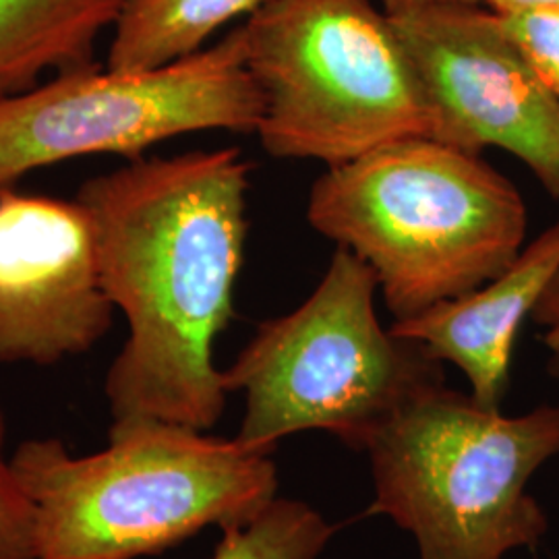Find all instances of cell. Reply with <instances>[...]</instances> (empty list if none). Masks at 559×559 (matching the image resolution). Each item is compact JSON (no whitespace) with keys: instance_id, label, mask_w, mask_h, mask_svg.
Returning <instances> with one entry per match:
<instances>
[{"instance_id":"cell-9","label":"cell","mask_w":559,"mask_h":559,"mask_svg":"<svg viewBox=\"0 0 559 559\" xmlns=\"http://www.w3.org/2000/svg\"><path fill=\"white\" fill-rule=\"evenodd\" d=\"M94 226L80 201L0 189V365H55L112 323Z\"/></svg>"},{"instance_id":"cell-12","label":"cell","mask_w":559,"mask_h":559,"mask_svg":"<svg viewBox=\"0 0 559 559\" xmlns=\"http://www.w3.org/2000/svg\"><path fill=\"white\" fill-rule=\"evenodd\" d=\"M267 0H124L106 69L138 73L200 52L221 27L253 15Z\"/></svg>"},{"instance_id":"cell-5","label":"cell","mask_w":559,"mask_h":559,"mask_svg":"<svg viewBox=\"0 0 559 559\" xmlns=\"http://www.w3.org/2000/svg\"><path fill=\"white\" fill-rule=\"evenodd\" d=\"M376 500L419 559H503L539 545L549 520L528 483L559 456V406L519 417L436 385L385 423L365 450Z\"/></svg>"},{"instance_id":"cell-2","label":"cell","mask_w":559,"mask_h":559,"mask_svg":"<svg viewBox=\"0 0 559 559\" xmlns=\"http://www.w3.org/2000/svg\"><path fill=\"white\" fill-rule=\"evenodd\" d=\"M13 466L34 512L36 559L156 556L278 498L272 452L170 420H115L108 445L83 456L55 438L23 441Z\"/></svg>"},{"instance_id":"cell-18","label":"cell","mask_w":559,"mask_h":559,"mask_svg":"<svg viewBox=\"0 0 559 559\" xmlns=\"http://www.w3.org/2000/svg\"><path fill=\"white\" fill-rule=\"evenodd\" d=\"M485 7L500 15L531 11V9H543V7H559V0H485Z\"/></svg>"},{"instance_id":"cell-15","label":"cell","mask_w":559,"mask_h":559,"mask_svg":"<svg viewBox=\"0 0 559 559\" xmlns=\"http://www.w3.org/2000/svg\"><path fill=\"white\" fill-rule=\"evenodd\" d=\"M500 17L524 59L559 102V7L531 9Z\"/></svg>"},{"instance_id":"cell-8","label":"cell","mask_w":559,"mask_h":559,"mask_svg":"<svg viewBox=\"0 0 559 559\" xmlns=\"http://www.w3.org/2000/svg\"><path fill=\"white\" fill-rule=\"evenodd\" d=\"M433 112L431 140L480 156L500 147L559 200V102L485 4L390 17Z\"/></svg>"},{"instance_id":"cell-14","label":"cell","mask_w":559,"mask_h":559,"mask_svg":"<svg viewBox=\"0 0 559 559\" xmlns=\"http://www.w3.org/2000/svg\"><path fill=\"white\" fill-rule=\"evenodd\" d=\"M0 559H36L34 512L13 456H7V420L0 408Z\"/></svg>"},{"instance_id":"cell-10","label":"cell","mask_w":559,"mask_h":559,"mask_svg":"<svg viewBox=\"0 0 559 559\" xmlns=\"http://www.w3.org/2000/svg\"><path fill=\"white\" fill-rule=\"evenodd\" d=\"M559 272V222L522 247L496 278L390 328L464 373L480 406L501 411L520 325Z\"/></svg>"},{"instance_id":"cell-4","label":"cell","mask_w":559,"mask_h":559,"mask_svg":"<svg viewBox=\"0 0 559 559\" xmlns=\"http://www.w3.org/2000/svg\"><path fill=\"white\" fill-rule=\"evenodd\" d=\"M376 272L336 247L311 297L263 321L222 371L245 415L237 440L274 452L282 438L325 431L367 450L385 423L443 383V362L415 340L383 330L376 313Z\"/></svg>"},{"instance_id":"cell-1","label":"cell","mask_w":559,"mask_h":559,"mask_svg":"<svg viewBox=\"0 0 559 559\" xmlns=\"http://www.w3.org/2000/svg\"><path fill=\"white\" fill-rule=\"evenodd\" d=\"M251 164L237 147L129 162L85 180L102 284L129 336L106 376L115 420L212 429L226 406L214 344L235 313Z\"/></svg>"},{"instance_id":"cell-17","label":"cell","mask_w":559,"mask_h":559,"mask_svg":"<svg viewBox=\"0 0 559 559\" xmlns=\"http://www.w3.org/2000/svg\"><path fill=\"white\" fill-rule=\"evenodd\" d=\"M454 4H485V0H381V9L390 17L431 9V7H454Z\"/></svg>"},{"instance_id":"cell-6","label":"cell","mask_w":559,"mask_h":559,"mask_svg":"<svg viewBox=\"0 0 559 559\" xmlns=\"http://www.w3.org/2000/svg\"><path fill=\"white\" fill-rule=\"evenodd\" d=\"M240 27L263 96L258 135L272 158L330 168L433 135L419 75L371 0H267Z\"/></svg>"},{"instance_id":"cell-16","label":"cell","mask_w":559,"mask_h":559,"mask_svg":"<svg viewBox=\"0 0 559 559\" xmlns=\"http://www.w3.org/2000/svg\"><path fill=\"white\" fill-rule=\"evenodd\" d=\"M531 320L540 328V340L549 353V373L559 380V272L537 300Z\"/></svg>"},{"instance_id":"cell-7","label":"cell","mask_w":559,"mask_h":559,"mask_svg":"<svg viewBox=\"0 0 559 559\" xmlns=\"http://www.w3.org/2000/svg\"><path fill=\"white\" fill-rule=\"evenodd\" d=\"M263 96L242 27L185 59L120 73L100 62L0 98V189L59 162L96 154L140 160L185 133H258Z\"/></svg>"},{"instance_id":"cell-3","label":"cell","mask_w":559,"mask_h":559,"mask_svg":"<svg viewBox=\"0 0 559 559\" xmlns=\"http://www.w3.org/2000/svg\"><path fill=\"white\" fill-rule=\"evenodd\" d=\"M307 221L376 272L396 321L496 278L516 260L528 226L510 180L431 138L330 166L311 187Z\"/></svg>"},{"instance_id":"cell-11","label":"cell","mask_w":559,"mask_h":559,"mask_svg":"<svg viewBox=\"0 0 559 559\" xmlns=\"http://www.w3.org/2000/svg\"><path fill=\"white\" fill-rule=\"evenodd\" d=\"M124 0H0V98L96 64V41Z\"/></svg>"},{"instance_id":"cell-13","label":"cell","mask_w":559,"mask_h":559,"mask_svg":"<svg viewBox=\"0 0 559 559\" xmlns=\"http://www.w3.org/2000/svg\"><path fill=\"white\" fill-rule=\"evenodd\" d=\"M334 533L309 503L276 498L255 519L222 528L210 559H318Z\"/></svg>"}]
</instances>
